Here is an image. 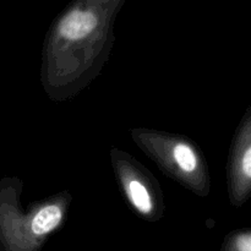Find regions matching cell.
<instances>
[{"mask_svg": "<svg viewBox=\"0 0 251 251\" xmlns=\"http://www.w3.org/2000/svg\"><path fill=\"white\" fill-rule=\"evenodd\" d=\"M63 210L56 205H48L42 207L29 223L32 237L42 238L54 232L63 222Z\"/></svg>", "mask_w": 251, "mask_h": 251, "instance_id": "6da1fadb", "label": "cell"}, {"mask_svg": "<svg viewBox=\"0 0 251 251\" xmlns=\"http://www.w3.org/2000/svg\"><path fill=\"white\" fill-rule=\"evenodd\" d=\"M126 193L130 201L139 212L149 215L152 210V201L146 186L139 180H130L126 184Z\"/></svg>", "mask_w": 251, "mask_h": 251, "instance_id": "7a4b0ae2", "label": "cell"}, {"mask_svg": "<svg viewBox=\"0 0 251 251\" xmlns=\"http://www.w3.org/2000/svg\"><path fill=\"white\" fill-rule=\"evenodd\" d=\"M174 161L176 166L185 173H193L198 167V157L189 145L179 144L174 147Z\"/></svg>", "mask_w": 251, "mask_h": 251, "instance_id": "3957f363", "label": "cell"}, {"mask_svg": "<svg viewBox=\"0 0 251 251\" xmlns=\"http://www.w3.org/2000/svg\"><path fill=\"white\" fill-rule=\"evenodd\" d=\"M240 172L243 173L244 178L247 180H250L251 176V151L250 147L248 146L247 150L244 152V156H243L242 161H240Z\"/></svg>", "mask_w": 251, "mask_h": 251, "instance_id": "5b68a950", "label": "cell"}, {"mask_svg": "<svg viewBox=\"0 0 251 251\" xmlns=\"http://www.w3.org/2000/svg\"><path fill=\"white\" fill-rule=\"evenodd\" d=\"M222 251H251V235L249 232L238 234L228 240Z\"/></svg>", "mask_w": 251, "mask_h": 251, "instance_id": "277c9868", "label": "cell"}]
</instances>
